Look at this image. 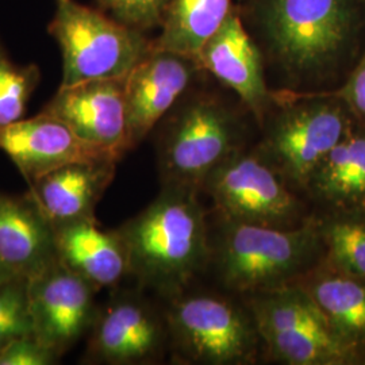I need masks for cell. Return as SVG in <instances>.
I'll list each match as a JSON object with an SVG mask.
<instances>
[{"label":"cell","mask_w":365,"mask_h":365,"mask_svg":"<svg viewBox=\"0 0 365 365\" xmlns=\"http://www.w3.org/2000/svg\"><path fill=\"white\" fill-rule=\"evenodd\" d=\"M292 284L313 300L341 341L365 365V277L324 259Z\"/></svg>","instance_id":"obj_17"},{"label":"cell","mask_w":365,"mask_h":365,"mask_svg":"<svg viewBox=\"0 0 365 365\" xmlns=\"http://www.w3.org/2000/svg\"><path fill=\"white\" fill-rule=\"evenodd\" d=\"M96 3L119 24L146 33L163 26L170 0H96Z\"/></svg>","instance_id":"obj_25"},{"label":"cell","mask_w":365,"mask_h":365,"mask_svg":"<svg viewBox=\"0 0 365 365\" xmlns=\"http://www.w3.org/2000/svg\"><path fill=\"white\" fill-rule=\"evenodd\" d=\"M322 211H365V128L354 125L304 188Z\"/></svg>","instance_id":"obj_20"},{"label":"cell","mask_w":365,"mask_h":365,"mask_svg":"<svg viewBox=\"0 0 365 365\" xmlns=\"http://www.w3.org/2000/svg\"><path fill=\"white\" fill-rule=\"evenodd\" d=\"M233 10L232 0H170L161 33L153 39V48L197 61L205 43Z\"/></svg>","instance_id":"obj_21"},{"label":"cell","mask_w":365,"mask_h":365,"mask_svg":"<svg viewBox=\"0 0 365 365\" xmlns=\"http://www.w3.org/2000/svg\"><path fill=\"white\" fill-rule=\"evenodd\" d=\"M96 292L58 260L29 277L34 337L63 357L88 336L99 312Z\"/></svg>","instance_id":"obj_11"},{"label":"cell","mask_w":365,"mask_h":365,"mask_svg":"<svg viewBox=\"0 0 365 365\" xmlns=\"http://www.w3.org/2000/svg\"><path fill=\"white\" fill-rule=\"evenodd\" d=\"M334 91L348 106L356 125L365 128V49L349 71L344 84Z\"/></svg>","instance_id":"obj_27"},{"label":"cell","mask_w":365,"mask_h":365,"mask_svg":"<svg viewBox=\"0 0 365 365\" xmlns=\"http://www.w3.org/2000/svg\"><path fill=\"white\" fill-rule=\"evenodd\" d=\"M41 81L36 64H16L0 38V129L25 117L27 103Z\"/></svg>","instance_id":"obj_23"},{"label":"cell","mask_w":365,"mask_h":365,"mask_svg":"<svg viewBox=\"0 0 365 365\" xmlns=\"http://www.w3.org/2000/svg\"><path fill=\"white\" fill-rule=\"evenodd\" d=\"M324 256L315 215L295 227L223 220L210 262L223 287L249 297L292 284Z\"/></svg>","instance_id":"obj_3"},{"label":"cell","mask_w":365,"mask_h":365,"mask_svg":"<svg viewBox=\"0 0 365 365\" xmlns=\"http://www.w3.org/2000/svg\"><path fill=\"white\" fill-rule=\"evenodd\" d=\"M54 229L57 260L96 291L117 287L128 276V259L117 230L102 229L96 218L69 222Z\"/></svg>","instance_id":"obj_18"},{"label":"cell","mask_w":365,"mask_h":365,"mask_svg":"<svg viewBox=\"0 0 365 365\" xmlns=\"http://www.w3.org/2000/svg\"><path fill=\"white\" fill-rule=\"evenodd\" d=\"M118 161H81L29 184L27 194L53 227L95 218V209L115 176Z\"/></svg>","instance_id":"obj_16"},{"label":"cell","mask_w":365,"mask_h":365,"mask_svg":"<svg viewBox=\"0 0 365 365\" xmlns=\"http://www.w3.org/2000/svg\"><path fill=\"white\" fill-rule=\"evenodd\" d=\"M200 69L195 58L152 49L125 78L128 137L138 146L188 90Z\"/></svg>","instance_id":"obj_13"},{"label":"cell","mask_w":365,"mask_h":365,"mask_svg":"<svg viewBox=\"0 0 365 365\" xmlns=\"http://www.w3.org/2000/svg\"><path fill=\"white\" fill-rule=\"evenodd\" d=\"M292 185L261 156L237 150L214 170L203 190L223 220L272 227H295L306 221Z\"/></svg>","instance_id":"obj_9"},{"label":"cell","mask_w":365,"mask_h":365,"mask_svg":"<svg viewBox=\"0 0 365 365\" xmlns=\"http://www.w3.org/2000/svg\"><path fill=\"white\" fill-rule=\"evenodd\" d=\"M280 106L257 152L292 187L303 190L327 155L356 125L336 91L274 95Z\"/></svg>","instance_id":"obj_4"},{"label":"cell","mask_w":365,"mask_h":365,"mask_svg":"<svg viewBox=\"0 0 365 365\" xmlns=\"http://www.w3.org/2000/svg\"><path fill=\"white\" fill-rule=\"evenodd\" d=\"M13 276H16V274H13L7 268H4L3 267V264L0 262V284L3 283V282H6L7 279H10V277H13Z\"/></svg>","instance_id":"obj_28"},{"label":"cell","mask_w":365,"mask_h":365,"mask_svg":"<svg viewBox=\"0 0 365 365\" xmlns=\"http://www.w3.org/2000/svg\"><path fill=\"white\" fill-rule=\"evenodd\" d=\"M240 150V125L229 107L196 96L170 115L157 145L163 184L200 190L225 160Z\"/></svg>","instance_id":"obj_8"},{"label":"cell","mask_w":365,"mask_h":365,"mask_svg":"<svg viewBox=\"0 0 365 365\" xmlns=\"http://www.w3.org/2000/svg\"><path fill=\"white\" fill-rule=\"evenodd\" d=\"M60 359L34 336L15 339L0 351V365H53Z\"/></svg>","instance_id":"obj_26"},{"label":"cell","mask_w":365,"mask_h":365,"mask_svg":"<svg viewBox=\"0 0 365 365\" xmlns=\"http://www.w3.org/2000/svg\"><path fill=\"white\" fill-rule=\"evenodd\" d=\"M0 150L11 160L27 184L75 163L119 161L86 144L64 122L43 111L1 128Z\"/></svg>","instance_id":"obj_14"},{"label":"cell","mask_w":365,"mask_h":365,"mask_svg":"<svg viewBox=\"0 0 365 365\" xmlns=\"http://www.w3.org/2000/svg\"><path fill=\"white\" fill-rule=\"evenodd\" d=\"M57 260L54 229L29 194H0V262L31 277Z\"/></svg>","instance_id":"obj_19"},{"label":"cell","mask_w":365,"mask_h":365,"mask_svg":"<svg viewBox=\"0 0 365 365\" xmlns=\"http://www.w3.org/2000/svg\"><path fill=\"white\" fill-rule=\"evenodd\" d=\"M245 298L269 360L286 365H363L298 286Z\"/></svg>","instance_id":"obj_7"},{"label":"cell","mask_w":365,"mask_h":365,"mask_svg":"<svg viewBox=\"0 0 365 365\" xmlns=\"http://www.w3.org/2000/svg\"><path fill=\"white\" fill-rule=\"evenodd\" d=\"M34 336L29 277L13 276L0 284V351L15 339Z\"/></svg>","instance_id":"obj_24"},{"label":"cell","mask_w":365,"mask_h":365,"mask_svg":"<svg viewBox=\"0 0 365 365\" xmlns=\"http://www.w3.org/2000/svg\"><path fill=\"white\" fill-rule=\"evenodd\" d=\"M49 33L63 56L60 86L125 78L153 49V41L146 33L76 0H56Z\"/></svg>","instance_id":"obj_5"},{"label":"cell","mask_w":365,"mask_h":365,"mask_svg":"<svg viewBox=\"0 0 365 365\" xmlns=\"http://www.w3.org/2000/svg\"><path fill=\"white\" fill-rule=\"evenodd\" d=\"M41 111L60 119L81 141L108 156L120 160L130 150L125 78L60 86Z\"/></svg>","instance_id":"obj_12"},{"label":"cell","mask_w":365,"mask_h":365,"mask_svg":"<svg viewBox=\"0 0 365 365\" xmlns=\"http://www.w3.org/2000/svg\"><path fill=\"white\" fill-rule=\"evenodd\" d=\"M315 217L325 259L365 277V211H321Z\"/></svg>","instance_id":"obj_22"},{"label":"cell","mask_w":365,"mask_h":365,"mask_svg":"<svg viewBox=\"0 0 365 365\" xmlns=\"http://www.w3.org/2000/svg\"><path fill=\"white\" fill-rule=\"evenodd\" d=\"M170 344L164 314L140 291H120L99 309L88 333L86 363L150 364Z\"/></svg>","instance_id":"obj_10"},{"label":"cell","mask_w":365,"mask_h":365,"mask_svg":"<svg viewBox=\"0 0 365 365\" xmlns=\"http://www.w3.org/2000/svg\"><path fill=\"white\" fill-rule=\"evenodd\" d=\"M197 191L163 184L150 205L115 229L126 252L128 276L140 288L170 299L209 264L211 241Z\"/></svg>","instance_id":"obj_2"},{"label":"cell","mask_w":365,"mask_h":365,"mask_svg":"<svg viewBox=\"0 0 365 365\" xmlns=\"http://www.w3.org/2000/svg\"><path fill=\"white\" fill-rule=\"evenodd\" d=\"M164 312L170 348L187 364H253L261 339L248 307L212 294H180Z\"/></svg>","instance_id":"obj_6"},{"label":"cell","mask_w":365,"mask_h":365,"mask_svg":"<svg viewBox=\"0 0 365 365\" xmlns=\"http://www.w3.org/2000/svg\"><path fill=\"white\" fill-rule=\"evenodd\" d=\"M249 11L269 58L292 81L336 73L365 30V0H250Z\"/></svg>","instance_id":"obj_1"},{"label":"cell","mask_w":365,"mask_h":365,"mask_svg":"<svg viewBox=\"0 0 365 365\" xmlns=\"http://www.w3.org/2000/svg\"><path fill=\"white\" fill-rule=\"evenodd\" d=\"M197 64L235 91L260 123L267 119L274 105V93L265 83L260 48L235 7L202 48Z\"/></svg>","instance_id":"obj_15"}]
</instances>
